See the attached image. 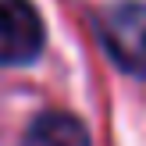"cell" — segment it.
<instances>
[{
	"label": "cell",
	"mask_w": 146,
	"mask_h": 146,
	"mask_svg": "<svg viewBox=\"0 0 146 146\" xmlns=\"http://www.w3.org/2000/svg\"><path fill=\"white\" fill-rule=\"evenodd\" d=\"M43 39V18L29 0H0V68L36 61Z\"/></svg>",
	"instance_id": "cell-2"
},
{
	"label": "cell",
	"mask_w": 146,
	"mask_h": 146,
	"mask_svg": "<svg viewBox=\"0 0 146 146\" xmlns=\"http://www.w3.org/2000/svg\"><path fill=\"white\" fill-rule=\"evenodd\" d=\"M21 146H89V135H86V125L78 118L50 111L29 125Z\"/></svg>",
	"instance_id": "cell-3"
},
{
	"label": "cell",
	"mask_w": 146,
	"mask_h": 146,
	"mask_svg": "<svg viewBox=\"0 0 146 146\" xmlns=\"http://www.w3.org/2000/svg\"><path fill=\"white\" fill-rule=\"evenodd\" d=\"M96 36L111 61L135 78H146V4L121 0L100 11Z\"/></svg>",
	"instance_id": "cell-1"
}]
</instances>
